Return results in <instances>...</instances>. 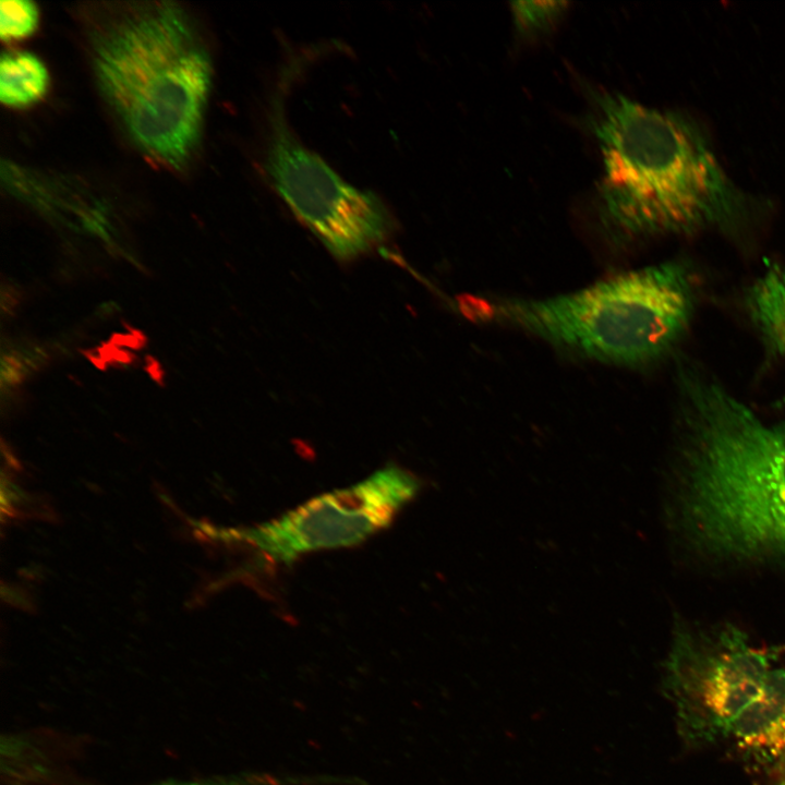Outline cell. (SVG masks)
<instances>
[{"label": "cell", "mask_w": 785, "mask_h": 785, "mask_svg": "<svg viewBox=\"0 0 785 785\" xmlns=\"http://www.w3.org/2000/svg\"><path fill=\"white\" fill-rule=\"evenodd\" d=\"M678 387L684 534L713 558L785 566V421L765 423L692 366Z\"/></svg>", "instance_id": "6da1fadb"}, {"label": "cell", "mask_w": 785, "mask_h": 785, "mask_svg": "<svg viewBox=\"0 0 785 785\" xmlns=\"http://www.w3.org/2000/svg\"><path fill=\"white\" fill-rule=\"evenodd\" d=\"M80 11L97 85L123 131L148 158L183 168L197 148L212 85L195 20L167 1Z\"/></svg>", "instance_id": "7a4b0ae2"}, {"label": "cell", "mask_w": 785, "mask_h": 785, "mask_svg": "<svg viewBox=\"0 0 785 785\" xmlns=\"http://www.w3.org/2000/svg\"><path fill=\"white\" fill-rule=\"evenodd\" d=\"M591 124L603 160L600 217L614 239L690 234L742 220L744 194L685 117L601 93Z\"/></svg>", "instance_id": "3957f363"}, {"label": "cell", "mask_w": 785, "mask_h": 785, "mask_svg": "<svg viewBox=\"0 0 785 785\" xmlns=\"http://www.w3.org/2000/svg\"><path fill=\"white\" fill-rule=\"evenodd\" d=\"M687 268L660 263L616 274L583 289L542 299L507 298L493 314L547 343L585 359L643 366L680 340L693 312Z\"/></svg>", "instance_id": "277c9868"}, {"label": "cell", "mask_w": 785, "mask_h": 785, "mask_svg": "<svg viewBox=\"0 0 785 785\" xmlns=\"http://www.w3.org/2000/svg\"><path fill=\"white\" fill-rule=\"evenodd\" d=\"M777 653L751 644L732 625L692 627L679 621L663 666V691L681 741L692 750L725 744L761 691Z\"/></svg>", "instance_id": "5b68a950"}, {"label": "cell", "mask_w": 785, "mask_h": 785, "mask_svg": "<svg viewBox=\"0 0 785 785\" xmlns=\"http://www.w3.org/2000/svg\"><path fill=\"white\" fill-rule=\"evenodd\" d=\"M265 169L294 215L338 258L365 253L383 242L391 218L374 193L343 181L292 134L279 104L270 119Z\"/></svg>", "instance_id": "8992f818"}, {"label": "cell", "mask_w": 785, "mask_h": 785, "mask_svg": "<svg viewBox=\"0 0 785 785\" xmlns=\"http://www.w3.org/2000/svg\"><path fill=\"white\" fill-rule=\"evenodd\" d=\"M411 472L387 466L346 488L317 496L277 519L222 532L245 541L277 563L303 554L355 545L385 529L419 492Z\"/></svg>", "instance_id": "52a82bcc"}, {"label": "cell", "mask_w": 785, "mask_h": 785, "mask_svg": "<svg viewBox=\"0 0 785 785\" xmlns=\"http://www.w3.org/2000/svg\"><path fill=\"white\" fill-rule=\"evenodd\" d=\"M2 179L8 190L21 201L108 239L111 227L108 205L75 182L12 162L2 165Z\"/></svg>", "instance_id": "ba28073f"}, {"label": "cell", "mask_w": 785, "mask_h": 785, "mask_svg": "<svg viewBox=\"0 0 785 785\" xmlns=\"http://www.w3.org/2000/svg\"><path fill=\"white\" fill-rule=\"evenodd\" d=\"M751 768L775 773L785 763V668L774 667L726 742Z\"/></svg>", "instance_id": "9c48e42d"}, {"label": "cell", "mask_w": 785, "mask_h": 785, "mask_svg": "<svg viewBox=\"0 0 785 785\" xmlns=\"http://www.w3.org/2000/svg\"><path fill=\"white\" fill-rule=\"evenodd\" d=\"M748 307L768 343L785 354V267L766 270L751 287Z\"/></svg>", "instance_id": "30bf717a"}, {"label": "cell", "mask_w": 785, "mask_h": 785, "mask_svg": "<svg viewBox=\"0 0 785 785\" xmlns=\"http://www.w3.org/2000/svg\"><path fill=\"white\" fill-rule=\"evenodd\" d=\"M49 76L44 63L26 51H8L0 62V98L9 107L22 108L46 94Z\"/></svg>", "instance_id": "8fae6325"}, {"label": "cell", "mask_w": 785, "mask_h": 785, "mask_svg": "<svg viewBox=\"0 0 785 785\" xmlns=\"http://www.w3.org/2000/svg\"><path fill=\"white\" fill-rule=\"evenodd\" d=\"M566 7L565 1H516L511 12L517 29L531 35L552 25Z\"/></svg>", "instance_id": "7c38bea8"}, {"label": "cell", "mask_w": 785, "mask_h": 785, "mask_svg": "<svg viewBox=\"0 0 785 785\" xmlns=\"http://www.w3.org/2000/svg\"><path fill=\"white\" fill-rule=\"evenodd\" d=\"M37 23L38 11L33 2L1 1L0 35L3 40L11 41L32 35Z\"/></svg>", "instance_id": "4fadbf2b"}, {"label": "cell", "mask_w": 785, "mask_h": 785, "mask_svg": "<svg viewBox=\"0 0 785 785\" xmlns=\"http://www.w3.org/2000/svg\"><path fill=\"white\" fill-rule=\"evenodd\" d=\"M227 783H221L220 781H213V780H191V781H179V780H171L166 781L162 783H158L155 785H226Z\"/></svg>", "instance_id": "5bb4252c"}, {"label": "cell", "mask_w": 785, "mask_h": 785, "mask_svg": "<svg viewBox=\"0 0 785 785\" xmlns=\"http://www.w3.org/2000/svg\"><path fill=\"white\" fill-rule=\"evenodd\" d=\"M777 785H785V763L776 773Z\"/></svg>", "instance_id": "9a60e30c"}]
</instances>
